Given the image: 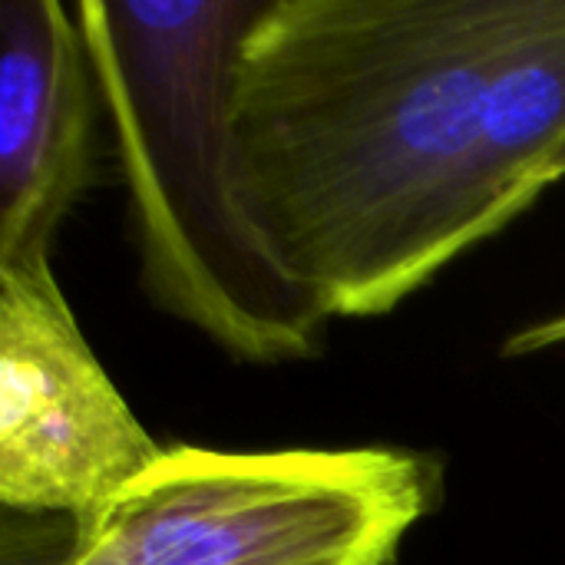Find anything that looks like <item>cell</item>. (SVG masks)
<instances>
[{
	"label": "cell",
	"mask_w": 565,
	"mask_h": 565,
	"mask_svg": "<svg viewBox=\"0 0 565 565\" xmlns=\"http://www.w3.org/2000/svg\"><path fill=\"white\" fill-rule=\"evenodd\" d=\"M556 0H265L232 86L245 209L331 318H384L467 248L487 93Z\"/></svg>",
	"instance_id": "6da1fadb"
},
{
	"label": "cell",
	"mask_w": 565,
	"mask_h": 565,
	"mask_svg": "<svg viewBox=\"0 0 565 565\" xmlns=\"http://www.w3.org/2000/svg\"><path fill=\"white\" fill-rule=\"evenodd\" d=\"M262 3H76L146 295L232 361L258 367L318 358L331 321L278 262L238 185L232 86Z\"/></svg>",
	"instance_id": "7a4b0ae2"
},
{
	"label": "cell",
	"mask_w": 565,
	"mask_h": 565,
	"mask_svg": "<svg viewBox=\"0 0 565 565\" xmlns=\"http://www.w3.org/2000/svg\"><path fill=\"white\" fill-rule=\"evenodd\" d=\"M440 497L404 447H166L60 565H394Z\"/></svg>",
	"instance_id": "3957f363"
},
{
	"label": "cell",
	"mask_w": 565,
	"mask_h": 565,
	"mask_svg": "<svg viewBox=\"0 0 565 565\" xmlns=\"http://www.w3.org/2000/svg\"><path fill=\"white\" fill-rule=\"evenodd\" d=\"M93 354L50 255L0 265V503L89 526L162 454Z\"/></svg>",
	"instance_id": "277c9868"
},
{
	"label": "cell",
	"mask_w": 565,
	"mask_h": 565,
	"mask_svg": "<svg viewBox=\"0 0 565 565\" xmlns=\"http://www.w3.org/2000/svg\"><path fill=\"white\" fill-rule=\"evenodd\" d=\"M99 93L76 7L0 3V265L50 255L93 182Z\"/></svg>",
	"instance_id": "5b68a950"
},
{
	"label": "cell",
	"mask_w": 565,
	"mask_h": 565,
	"mask_svg": "<svg viewBox=\"0 0 565 565\" xmlns=\"http://www.w3.org/2000/svg\"><path fill=\"white\" fill-rule=\"evenodd\" d=\"M565 139V0L500 66L480 116L470 218L487 242L543 192V169Z\"/></svg>",
	"instance_id": "8992f818"
},
{
	"label": "cell",
	"mask_w": 565,
	"mask_h": 565,
	"mask_svg": "<svg viewBox=\"0 0 565 565\" xmlns=\"http://www.w3.org/2000/svg\"><path fill=\"white\" fill-rule=\"evenodd\" d=\"M550 348H565V311L556 318H543L523 331H516L507 344L503 354L507 358H526V354H540Z\"/></svg>",
	"instance_id": "52a82bcc"
},
{
	"label": "cell",
	"mask_w": 565,
	"mask_h": 565,
	"mask_svg": "<svg viewBox=\"0 0 565 565\" xmlns=\"http://www.w3.org/2000/svg\"><path fill=\"white\" fill-rule=\"evenodd\" d=\"M559 179H565V139H563V146L553 152V159L546 162V169H543V189L556 185Z\"/></svg>",
	"instance_id": "ba28073f"
}]
</instances>
